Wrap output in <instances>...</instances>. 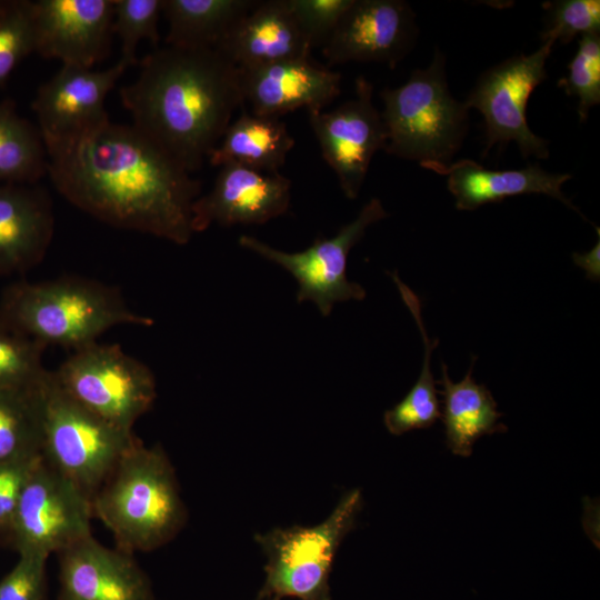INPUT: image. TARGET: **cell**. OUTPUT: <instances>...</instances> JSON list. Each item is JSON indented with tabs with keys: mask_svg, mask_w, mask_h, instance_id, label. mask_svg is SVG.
Wrapping results in <instances>:
<instances>
[{
	"mask_svg": "<svg viewBox=\"0 0 600 600\" xmlns=\"http://www.w3.org/2000/svg\"><path fill=\"white\" fill-rule=\"evenodd\" d=\"M43 141L48 176L74 207L119 229L189 242L201 183L132 124L108 119Z\"/></svg>",
	"mask_w": 600,
	"mask_h": 600,
	"instance_id": "cell-1",
	"label": "cell"
},
{
	"mask_svg": "<svg viewBox=\"0 0 600 600\" xmlns=\"http://www.w3.org/2000/svg\"><path fill=\"white\" fill-rule=\"evenodd\" d=\"M132 126L189 173L199 170L243 102L241 73L216 49L156 48L120 89Z\"/></svg>",
	"mask_w": 600,
	"mask_h": 600,
	"instance_id": "cell-2",
	"label": "cell"
},
{
	"mask_svg": "<svg viewBox=\"0 0 600 600\" xmlns=\"http://www.w3.org/2000/svg\"><path fill=\"white\" fill-rule=\"evenodd\" d=\"M93 518L111 531L116 548L153 551L183 528L187 510L174 469L160 444L138 439L91 498Z\"/></svg>",
	"mask_w": 600,
	"mask_h": 600,
	"instance_id": "cell-3",
	"label": "cell"
},
{
	"mask_svg": "<svg viewBox=\"0 0 600 600\" xmlns=\"http://www.w3.org/2000/svg\"><path fill=\"white\" fill-rule=\"evenodd\" d=\"M0 322L46 347L73 350L116 326L153 323L133 312L117 289L81 277L9 286L0 301Z\"/></svg>",
	"mask_w": 600,
	"mask_h": 600,
	"instance_id": "cell-4",
	"label": "cell"
},
{
	"mask_svg": "<svg viewBox=\"0 0 600 600\" xmlns=\"http://www.w3.org/2000/svg\"><path fill=\"white\" fill-rule=\"evenodd\" d=\"M380 96L387 153L426 169L452 162L468 131L469 109L451 94L439 49L429 67L413 70L407 82Z\"/></svg>",
	"mask_w": 600,
	"mask_h": 600,
	"instance_id": "cell-5",
	"label": "cell"
},
{
	"mask_svg": "<svg viewBox=\"0 0 600 600\" xmlns=\"http://www.w3.org/2000/svg\"><path fill=\"white\" fill-rule=\"evenodd\" d=\"M362 509L359 489L341 497L332 512L312 527L274 528L256 534L267 557L266 579L256 600H331L330 573L344 537Z\"/></svg>",
	"mask_w": 600,
	"mask_h": 600,
	"instance_id": "cell-6",
	"label": "cell"
},
{
	"mask_svg": "<svg viewBox=\"0 0 600 600\" xmlns=\"http://www.w3.org/2000/svg\"><path fill=\"white\" fill-rule=\"evenodd\" d=\"M42 393V457L90 499L139 439L72 399L48 370Z\"/></svg>",
	"mask_w": 600,
	"mask_h": 600,
	"instance_id": "cell-7",
	"label": "cell"
},
{
	"mask_svg": "<svg viewBox=\"0 0 600 600\" xmlns=\"http://www.w3.org/2000/svg\"><path fill=\"white\" fill-rule=\"evenodd\" d=\"M53 373L78 403L129 431L157 398L152 371L119 344L96 341L79 348Z\"/></svg>",
	"mask_w": 600,
	"mask_h": 600,
	"instance_id": "cell-8",
	"label": "cell"
},
{
	"mask_svg": "<svg viewBox=\"0 0 600 600\" xmlns=\"http://www.w3.org/2000/svg\"><path fill=\"white\" fill-rule=\"evenodd\" d=\"M91 499L43 457L33 467L14 512L9 547L50 556L91 536Z\"/></svg>",
	"mask_w": 600,
	"mask_h": 600,
	"instance_id": "cell-9",
	"label": "cell"
},
{
	"mask_svg": "<svg viewBox=\"0 0 600 600\" xmlns=\"http://www.w3.org/2000/svg\"><path fill=\"white\" fill-rule=\"evenodd\" d=\"M387 217L381 201L372 198L336 236L317 238L303 251H281L250 236H242L239 244L291 273L299 286L298 302L312 301L320 313L328 317L334 303L366 298L364 288L347 278V259L367 228Z\"/></svg>",
	"mask_w": 600,
	"mask_h": 600,
	"instance_id": "cell-10",
	"label": "cell"
},
{
	"mask_svg": "<svg viewBox=\"0 0 600 600\" xmlns=\"http://www.w3.org/2000/svg\"><path fill=\"white\" fill-rule=\"evenodd\" d=\"M553 43L542 42L530 54H519L486 70L464 104L479 110L486 127L487 153L494 144L516 142L523 158L549 157V142L537 136L527 121V104L533 90L546 79V62Z\"/></svg>",
	"mask_w": 600,
	"mask_h": 600,
	"instance_id": "cell-11",
	"label": "cell"
},
{
	"mask_svg": "<svg viewBox=\"0 0 600 600\" xmlns=\"http://www.w3.org/2000/svg\"><path fill=\"white\" fill-rule=\"evenodd\" d=\"M373 86L356 80V97L331 111L308 112L322 157L349 199H356L374 153L386 147V129L372 102Z\"/></svg>",
	"mask_w": 600,
	"mask_h": 600,
	"instance_id": "cell-12",
	"label": "cell"
},
{
	"mask_svg": "<svg viewBox=\"0 0 600 600\" xmlns=\"http://www.w3.org/2000/svg\"><path fill=\"white\" fill-rule=\"evenodd\" d=\"M414 18L400 0H353L322 53L330 64L380 62L394 68L416 40Z\"/></svg>",
	"mask_w": 600,
	"mask_h": 600,
	"instance_id": "cell-13",
	"label": "cell"
},
{
	"mask_svg": "<svg viewBox=\"0 0 600 600\" xmlns=\"http://www.w3.org/2000/svg\"><path fill=\"white\" fill-rule=\"evenodd\" d=\"M114 0L32 1L34 52L91 69L109 53Z\"/></svg>",
	"mask_w": 600,
	"mask_h": 600,
	"instance_id": "cell-14",
	"label": "cell"
},
{
	"mask_svg": "<svg viewBox=\"0 0 600 600\" xmlns=\"http://www.w3.org/2000/svg\"><path fill=\"white\" fill-rule=\"evenodd\" d=\"M291 181L277 172L259 171L233 162L224 163L212 189L199 197L191 209L193 233L212 223L262 224L287 212Z\"/></svg>",
	"mask_w": 600,
	"mask_h": 600,
	"instance_id": "cell-15",
	"label": "cell"
},
{
	"mask_svg": "<svg viewBox=\"0 0 600 600\" xmlns=\"http://www.w3.org/2000/svg\"><path fill=\"white\" fill-rule=\"evenodd\" d=\"M127 69L121 60L104 70L62 64L32 101L42 138L73 136L108 120L106 98Z\"/></svg>",
	"mask_w": 600,
	"mask_h": 600,
	"instance_id": "cell-16",
	"label": "cell"
},
{
	"mask_svg": "<svg viewBox=\"0 0 600 600\" xmlns=\"http://www.w3.org/2000/svg\"><path fill=\"white\" fill-rule=\"evenodd\" d=\"M58 600H154L152 584L132 553L88 536L57 553Z\"/></svg>",
	"mask_w": 600,
	"mask_h": 600,
	"instance_id": "cell-17",
	"label": "cell"
},
{
	"mask_svg": "<svg viewBox=\"0 0 600 600\" xmlns=\"http://www.w3.org/2000/svg\"><path fill=\"white\" fill-rule=\"evenodd\" d=\"M240 73L243 102L256 116L280 118L298 108L321 111L340 93L341 74L309 58L240 69Z\"/></svg>",
	"mask_w": 600,
	"mask_h": 600,
	"instance_id": "cell-18",
	"label": "cell"
},
{
	"mask_svg": "<svg viewBox=\"0 0 600 600\" xmlns=\"http://www.w3.org/2000/svg\"><path fill=\"white\" fill-rule=\"evenodd\" d=\"M54 230L46 189L34 184H0V274L28 270L46 256Z\"/></svg>",
	"mask_w": 600,
	"mask_h": 600,
	"instance_id": "cell-19",
	"label": "cell"
},
{
	"mask_svg": "<svg viewBox=\"0 0 600 600\" xmlns=\"http://www.w3.org/2000/svg\"><path fill=\"white\" fill-rule=\"evenodd\" d=\"M241 70L309 58V47L287 0L258 1L217 49Z\"/></svg>",
	"mask_w": 600,
	"mask_h": 600,
	"instance_id": "cell-20",
	"label": "cell"
},
{
	"mask_svg": "<svg viewBox=\"0 0 600 600\" xmlns=\"http://www.w3.org/2000/svg\"><path fill=\"white\" fill-rule=\"evenodd\" d=\"M428 169L447 176V187L458 210L471 211L508 197L538 193L552 197L580 213L562 192V186L572 176L546 171L539 163L521 169L491 170L471 159H460L447 167Z\"/></svg>",
	"mask_w": 600,
	"mask_h": 600,
	"instance_id": "cell-21",
	"label": "cell"
},
{
	"mask_svg": "<svg viewBox=\"0 0 600 600\" xmlns=\"http://www.w3.org/2000/svg\"><path fill=\"white\" fill-rule=\"evenodd\" d=\"M459 382H453L448 373V367L441 362V379L438 381L442 389L447 448L457 456L469 457L474 442L482 436L502 433L508 428L499 422L502 413L497 409V402L484 384H479L472 378L474 363Z\"/></svg>",
	"mask_w": 600,
	"mask_h": 600,
	"instance_id": "cell-22",
	"label": "cell"
},
{
	"mask_svg": "<svg viewBox=\"0 0 600 600\" xmlns=\"http://www.w3.org/2000/svg\"><path fill=\"white\" fill-rule=\"evenodd\" d=\"M293 146L294 140L280 118L242 112L228 126L208 160L218 167L233 162L259 171L277 172Z\"/></svg>",
	"mask_w": 600,
	"mask_h": 600,
	"instance_id": "cell-23",
	"label": "cell"
},
{
	"mask_svg": "<svg viewBox=\"0 0 600 600\" xmlns=\"http://www.w3.org/2000/svg\"><path fill=\"white\" fill-rule=\"evenodd\" d=\"M253 0H162L168 20L166 46L218 49L257 3Z\"/></svg>",
	"mask_w": 600,
	"mask_h": 600,
	"instance_id": "cell-24",
	"label": "cell"
},
{
	"mask_svg": "<svg viewBox=\"0 0 600 600\" xmlns=\"http://www.w3.org/2000/svg\"><path fill=\"white\" fill-rule=\"evenodd\" d=\"M402 301L411 312L423 340L424 353L418 380L406 397L393 408L387 410L383 422L393 436H401L416 429L431 427L440 417V403L437 397L436 381L431 371V354L439 340H430L421 316L419 297L399 278L397 272L390 273Z\"/></svg>",
	"mask_w": 600,
	"mask_h": 600,
	"instance_id": "cell-25",
	"label": "cell"
},
{
	"mask_svg": "<svg viewBox=\"0 0 600 600\" xmlns=\"http://www.w3.org/2000/svg\"><path fill=\"white\" fill-rule=\"evenodd\" d=\"M46 174L48 156L39 128L19 116L13 101H0V184H34Z\"/></svg>",
	"mask_w": 600,
	"mask_h": 600,
	"instance_id": "cell-26",
	"label": "cell"
},
{
	"mask_svg": "<svg viewBox=\"0 0 600 600\" xmlns=\"http://www.w3.org/2000/svg\"><path fill=\"white\" fill-rule=\"evenodd\" d=\"M44 376L28 388L0 390V463L42 456Z\"/></svg>",
	"mask_w": 600,
	"mask_h": 600,
	"instance_id": "cell-27",
	"label": "cell"
},
{
	"mask_svg": "<svg viewBox=\"0 0 600 600\" xmlns=\"http://www.w3.org/2000/svg\"><path fill=\"white\" fill-rule=\"evenodd\" d=\"M46 348L0 322V390L37 384L47 372L42 364Z\"/></svg>",
	"mask_w": 600,
	"mask_h": 600,
	"instance_id": "cell-28",
	"label": "cell"
},
{
	"mask_svg": "<svg viewBox=\"0 0 600 600\" xmlns=\"http://www.w3.org/2000/svg\"><path fill=\"white\" fill-rule=\"evenodd\" d=\"M162 0H114L112 33L121 41V60L129 67L138 63L137 47L143 39L158 46V23Z\"/></svg>",
	"mask_w": 600,
	"mask_h": 600,
	"instance_id": "cell-29",
	"label": "cell"
},
{
	"mask_svg": "<svg viewBox=\"0 0 600 600\" xmlns=\"http://www.w3.org/2000/svg\"><path fill=\"white\" fill-rule=\"evenodd\" d=\"M566 93L578 99L580 121L600 103V32L580 37L579 47L568 66V74L558 81Z\"/></svg>",
	"mask_w": 600,
	"mask_h": 600,
	"instance_id": "cell-30",
	"label": "cell"
},
{
	"mask_svg": "<svg viewBox=\"0 0 600 600\" xmlns=\"http://www.w3.org/2000/svg\"><path fill=\"white\" fill-rule=\"evenodd\" d=\"M34 49L32 1L12 0L0 14V83Z\"/></svg>",
	"mask_w": 600,
	"mask_h": 600,
	"instance_id": "cell-31",
	"label": "cell"
},
{
	"mask_svg": "<svg viewBox=\"0 0 600 600\" xmlns=\"http://www.w3.org/2000/svg\"><path fill=\"white\" fill-rule=\"evenodd\" d=\"M550 20L542 42L569 43L578 36L600 32L599 0H559L543 3Z\"/></svg>",
	"mask_w": 600,
	"mask_h": 600,
	"instance_id": "cell-32",
	"label": "cell"
},
{
	"mask_svg": "<svg viewBox=\"0 0 600 600\" xmlns=\"http://www.w3.org/2000/svg\"><path fill=\"white\" fill-rule=\"evenodd\" d=\"M311 50L323 47L353 0H287Z\"/></svg>",
	"mask_w": 600,
	"mask_h": 600,
	"instance_id": "cell-33",
	"label": "cell"
},
{
	"mask_svg": "<svg viewBox=\"0 0 600 600\" xmlns=\"http://www.w3.org/2000/svg\"><path fill=\"white\" fill-rule=\"evenodd\" d=\"M48 556L21 553L0 580V600H46Z\"/></svg>",
	"mask_w": 600,
	"mask_h": 600,
	"instance_id": "cell-34",
	"label": "cell"
},
{
	"mask_svg": "<svg viewBox=\"0 0 600 600\" xmlns=\"http://www.w3.org/2000/svg\"><path fill=\"white\" fill-rule=\"evenodd\" d=\"M41 457L0 463V547L10 543L11 526L21 491Z\"/></svg>",
	"mask_w": 600,
	"mask_h": 600,
	"instance_id": "cell-35",
	"label": "cell"
},
{
	"mask_svg": "<svg viewBox=\"0 0 600 600\" xmlns=\"http://www.w3.org/2000/svg\"><path fill=\"white\" fill-rule=\"evenodd\" d=\"M598 232V241L594 244V247L588 251L587 253H573L572 259L574 263L582 268L586 271L587 278L592 281H599L600 278V263H599V254H600V230L597 227Z\"/></svg>",
	"mask_w": 600,
	"mask_h": 600,
	"instance_id": "cell-36",
	"label": "cell"
},
{
	"mask_svg": "<svg viewBox=\"0 0 600 600\" xmlns=\"http://www.w3.org/2000/svg\"><path fill=\"white\" fill-rule=\"evenodd\" d=\"M12 0H0V14L10 6Z\"/></svg>",
	"mask_w": 600,
	"mask_h": 600,
	"instance_id": "cell-37",
	"label": "cell"
}]
</instances>
